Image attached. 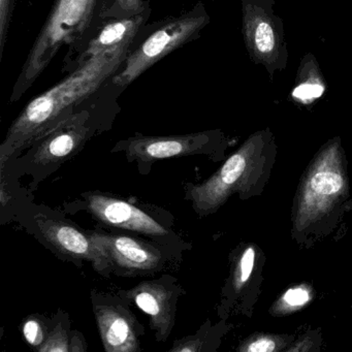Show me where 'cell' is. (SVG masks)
<instances>
[{
	"label": "cell",
	"instance_id": "7a4b0ae2",
	"mask_svg": "<svg viewBox=\"0 0 352 352\" xmlns=\"http://www.w3.org/2000/svg\"><path fill=\"white\" fill-rule=\"evenodd\" d=\"M100 0H55L16 81L10 102H18L42 76L63 47L75 54L96 22Z\"/></svg>",
	"mask_w": 352,
	"mask_h": 352
},
{
	"label": "cell",
	"instance_id": "9a60e30c",
	"mask_svg": "<svg viewBox=\"0 0 352 352\" xmlns=\"http://www.w3.org/2000/svg\"><path fill=\"white\" fill-rule=\"evenodd\" d=\"M50 327L46 320L38 315H30L24 319L21 325L22 335L28 345L38 351L46 341Z\"/></svg>",
	"mask_w": 352,
	"mask_h": 352
},
{
	"label": "cell",
	"instance_id": "5bb4252c",
	"mask_svg": "<svg viewBox=\"0 0 352 352\" xmlns=\"http://www.w3.org/2000/svg\"><path fill=\"white\" fill-rule=\"evenodd\" d=\"M149 8L148 0H100L96 22L86 38H89L102 22L135 17Z\"/></svg>",
	"mask_w": 352,
	"mask_h": 352
},
{
	"label": "cell",
	"instance_id": "2e32d148",
	"mask_svg": "<svg viewBox=\"0 0 352 352\" xmlns=\"http://www.w3.org/2000/svg\"><path fill=\"white\" fill-rule=\"evenodd\" d=\"M72 331L63 321H57L49 331L38 352H71Z\"/></svg>",
	"mask_w": 352,
	"mask_h": 352
},
{
	"label": "cell",
	"instance_id": "44dd1931",
	"mask_svg": "<svg viewBox=\"0 0 352 352\" xmlns=\"http://www.w3.org/2000/svg\"><path fill=\"white\" fill-rule=\"evenodd\" d=\"M279 349L277 339L270 336H261V337L251 339L247 343L243 344L239 350L247 352H272Z\"/></svg>",
	"mask_w": 352,
	"mask_h": 352
},
{
	"label": "cell",
	"instance_id": "4fadbf2b",
	"mask_svg": "<svg viewBox=\"0 0 352 352\" xmlns=\"http://www.w3.org/2000/svg\"><path fill=\"white\" fill-rule=\"evenodd\" d=\"M244 32L247 44L255 58L263 61L275 57L277 41L269 20L252 7L245 10Z\"/></svg>",
	"mask_w": 352,
	"mask_h": 352
},
{
	"label": "cell",
	"instance_id": "9c48e42d",
	"mask_svg": "<svg viewBox=\"0 0 352 352\" xmlns=\"http://www.w3.org/2000/svg\"><path fill=\"white\" fill-rule=\"evenodd\" d=\"M34 220L42 238L57 252L72 261H88L102 275L108 276L113 271L108 254L94 240L92 232H85L71 222L51 219L42 214Z\"/></svg>",
	"mask_w": 352,
	"mask_h": 352
},
{
	"label": "cell",
	"instance_id": "ac0fdd59",
	"mask_svg": "<svg viewBox=\"0 0 352 352\" xmlns=\"http://www.w3.org/2000/svg\"><path fill=\"white\" fill-rule=\"evenodd\" d=\"M255 250L252 246L245 249L241 255L238 265L232 275V288L234 292H239L242 286L248 281L254 267Z\"/></svg>",
	"mask_w": 352,
	"mask_h": 352
},
{
	"label": "cell",
	"instance_id": "6da1fadb",
	"mask_svg": "<svg viewBox=\"0 0 352 352\" xmlns=\"http://www.w3.org/2000/svg\"><path fill=\"white\" fill-rule=\"evenodd\" d=\"M133 42L89 57L28 102L8 131L1 145V160L28 149L75 113L86 98L120 71Z\"/></svg>",
	"mask_w": 352,
	"mask_h": 352
},
{
	"label": "cell",
	"instance_id": "d6986e66",
	"mask_svg": "<svg viewBox=\"0 0 352 352\" xmlns=\"http://www.w3.org/2000/svg\"><path fill=\"white\" fill-rule=\"evenodd\" d=\"M325 87L319 77L312 76L302 80L292 91V96L302 102H311L322 96Z\"/></svg>",
	"mask_w": 352,
	"mask_h": 352
},
{
	"label": "cell",
	"instance_id": "ffe728a7",
	"mask_svg": "<svg viewBox=\"0 0 352 352\" xmlns=\"http://www.w3.org/2000/svg\"><path fill=\"white\" fill-rule=\"evenodd\" d=\"M17 0H0V59L3 58Z\"/></svg>",
	"mask_w": 352,
	"mask_h": 352
},
{
	"label": "cell",
	"instance_id": "30bf717a",
	"mask_svg": "<svg viewBox=\"0 0 352 352\" xmlns=\"http://www.w3.org/2000/svg\"><path fill=\"white\" fill-rule=\"evenodd\" d=\"M94 240L102 247L115 273L125 277L147 275L162 271L168 257L160 247L127 234L92 232Z\"/></svg>",
	"mask_w": 352,
	"mask_h": 352
},
{
	"label": "cell",
	"instance_id": "ba28073f",
	"mask_svg": "<svg viewBox=\"0 0 352 352\" xmlns=\"http://www.w3.org/2000/svg\"><path fill=\"white\" fill-rule=\"evenodd\" d=\"M182 286L170 276L141 282L131 289L120 290L118 296L131 302L149 316L150 327L158 342H166L176 320L177 304Z\"/></svg>",
	"mask_w": 352,
	"mask_h": 352
},
{
	"label": "cell",
	"instance_id": "3957f363",
	"mask_svg": "<svg viewBox=\"0 0 352 352\" xmlns=\"http://www.w3.org/2000/svg\"><path fill=\"white\" fill-rule=\"evenodd\" d=\"M209 23L201 3L178 16L145 25L138 34L120 71L111 83L124 91L138 78L177 49L197 38Z\"/></svg>",
	"mask_w": 352,
	"mask_h": 352
},
{
	"label": "cell",
	"instance_id": "7c38bea8",
	"mask_svg": "<svg viewBox=\"0 0 352 352\" xmlns=\"http://www.w3.org/2000/svg\"><path fill=\"white\" fill-rule=\"evenodd\" d=\"M151 9L127 19L109 20L102 22L87 38L83 46L74 55L73 58L65 63L63 73H69L77 69L89 57L102 54L107 51L118 48L127 43L133 42L144 26L147 25Z\"/></svg>",
	"mask_w": 352,
	"mask_h": 352
},
{
	"label": "cell",
	"instance_id": "52a82bcc",
	"mask_svg": "<svg viewBox=\"0 0 352 352\" xmlns=\"http://www.w3.org/2000/svg\"><path fill=\"white\" fill-rule=\"evenodd\" d=\"M92 309L107 352H138L143 327L120 296L92 292Z\"/></svg>",
	"mask_w": 352,
	"mask_h": 352
},
{
	"label": "cell",
	"instance_id": "277c9868",
	"mask_svg": "<svg viewBox=\"0 0 352 352\" xmlns=\"http://www.w3.org/2000/svg\"><path fill=\"white\" fill-rule=\"evenodd\" d=\"M347 187L342 154L333 144L317 156L305 175L296 201V228L304 230L331 211Z\"/></svg>",
	"mask_w": 352,
	"mask_h": 352
},
{
	"label": "cell",
	"instance_id": "8fae6325",
	"mask_svg": "<svg viewBox=\"0 0 352 352\" xmlns=\"http://www.w3.org/2000/svg\"><path fill=\"white\" fill-rule=\"evenodd\" d=\"M211 143L210 133L148 137L137 133L118 142L112 152H123L129 162L153 164L168 158L184 157L206 153Z\"/></svg>",
	"mask_w": 352,
	"mask_h": 352
},
{
	"label": "cell",
	"instance_id": "e0dca14e",
	"mask_svg": "<svg viewBox=\"0 0 352 352\" xmlns=\"http://www.w3.org/2000/svg\"><path fill=\"white\" fill-rule=\"evenodd\" d=\"M310 298L311 294L308 287L298 286V287L290 288L278 300L276 304V311L277 313H286L296 310V309L305 306L310 300Z\"/></svg>",
	"mask_w": 352,
	"mask_h": 352
},
{
	"label": "cell",
	"instance_id": "8992f818",
	"mask_svg": "<svg viewBox=\"0 0 352 352\" xmlns=\"http://www.w3.org/2000/svg\"><path fill=\"white\" fill-rule=\"evenodd\" d=\"M87 211L98 221L119 230L149 236L162 245L174 242L177 236L149 212L107 193L94 191L82 195Z\"/></svg>",
	"mask_w": 352,
	"mask_h": 352
},
{
	"label": "cell",
	"instance_id": "7402d4cb",
	"mask_svg": "<svg viewBox=\"0 0 352 352\" xmlns=\"http://www.w3.org/2000/svg\"><path fill=\"white\" fill-rule=\"evenodd\" d=\"M87 350V344L83 335L78 331H72L71 352H83Z\"/></svg>",
	"mask_w": 352,
	"mask_h": 352
},
{
	"label": "cell",
	"instance_id": "5b68a950",
	"mask_svg": "<svg viewBox=\"0 0 352 352\" xmlns=\"http://www.w3.org/2000/svg\"><path fill=\"white\" fill-rule=\"evenodd\" d=\"M256 162V141L249 140L222 164L210 178L186 187L185 199L190 201L197 215L215 213L232 193L243 190L250 180Z\"/></svg>",
	"mask_w": 352,
	"mask_h": 352
}]
</instances>
